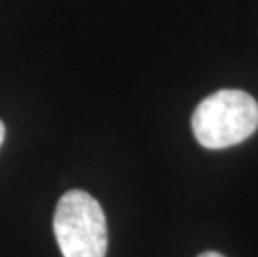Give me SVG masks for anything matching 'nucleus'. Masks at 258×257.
Here are the masks:
<instances>
[{"label":"nucleus","instance_id":"nucleus-1","mask_svg":"<svg viewBox=\"0 0 258 257\" xmlns=\"http://www.w3.org/2000/svg\"><path fill=\"white\" fill-rule=\"evenodd\" d=\"M258 129V104L243 90L223 89L208 95L191 116V130L205 149H227Z\"/></svg>","mask_w":258,"mask_h":257},{"label":"nucleus","instance_id":"nucleus-2","mask_svg":"<svg viewBox=\"0 0 258 257\" xmlns=\"http://www.w3.org/2000/svg\"><path fill=\"white\" fill-rule=\"evenodd\" d=\"M53 234L63 257H105L107 219L100 204L84 190L60 197L53 216Z\"/></svg>","mask_w":258,"mask_h":257},{"label":"nucleus","instance_id":"nucleus-3","mask_svg":"<svg viewBox=\"0 0 258 257\" xmlns=\"http://www.w3.org/2000/svg\"><path fill=\"white\" fill-rule=\"evenodd\" d=\"M4 139H5V125L2 124V120H0V145H2Z\"/></svg>","mask_w":258,"mask_h":257},{"label":"nucleus","instance_id":"nucleus-4","mask_svg":"<svg viewBox=\"0 0 258 257\" xmlns=\"http://www.w3.org/2000/svg\"><path fill=\"white\" fill-rule=\"evenodd\" d=\"M199 257H225V255L218 254V252H203V254H200Z\"/></svg>","mask_w":258,"mask_h":257}]
</instances>
